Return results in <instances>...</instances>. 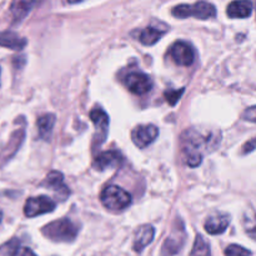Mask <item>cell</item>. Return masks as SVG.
<instances>
[{"mask_svg":"<svg viewBox=\"0 0 256 256\" xmlns=\"http://www.w3.org/2000/svg\"><path fill=\"white\" fill-rule=\"evenodd\" d=\"M208 146V140L204 135L195 129H189L182 135V150L185 162L190 168H196L202 162V152Z\"/></svg>","mask_w":256,"mask_h":256,"instance_id":"cell-1","label":"cell"},{"mask_svg":"<svg viewBox=\"0 0 256 256\" xmlns=\"http://www.w3.org/2000/svg\"><path fill=\"white\" fill-rule=\"evenodd\" d=\"M78 232H79V229H78L76 224L68 218L52 222L42 229L44 236L56 242H74L78 236Z\"/></svg>","mask_w":256,"mask_h":256,"instance_id":"cell-2","label":"cell"},{"mask_svg":"<svg viewBox=\"0 0 256 256\" xmlns=\"http://www.w3.org/2000/svg\"><path fill=\"white\" fill-rule=\"evenodd\" d=\"M172 14L179 19H185V18H196L200 20H208L216 16V8L212 2H200L195 4H180L172 8Z\"/></svg>","mask_w":256,"mask_h":256,"instance_id":"cell-3","label":"cell"},{"mask_svg":"<svg viewBox=\"0 0 256 256\" xmlns=\"http://www.w3.org/2000/svg\"><path fill=\"white\" fill-rule=\"evenodd\" d=\"M100 202L110 212H122L132 204V195L116 185H108L100 194Z\"/></svg>","mask_w":256,"mask_h":256,"instance_id":"cell-4","label":"cell"},{"mask_svg":"<svg viewBox=\"0 0 256 256\" xmlns=\"http://www.w3.org/2000/svg\"><path fill=\"white\" fill-rule=\"evenodd\" d=\"M185 239H186V232H185L184 225L182 222H175L172 234L162 244V256H174L179 254L180 250L184 246Z\"/></svg>","mask_w":256,"mask_h":256,"instance_id":"cell-5","label":"cell"},{"mask_svg":"<svg viewBox=\"0 0 256 256\" xmlns=\"http://www.w3.org/2000/svg\"><path fill=\"white\" fill-rule=\"evenodd\" d=\"M124 84L129 92L136 95H144L152 88V80L142 72H132L124 78Z\"/></svg>","mask_w":256,"mask_h":256,"instance_id":"cell-6","label":"cell"},{"mask_svg":"<svg viewBox=\"0 0 256 256\" xmlns=\"http://www.w3.org/2000/svg\"><path fill=\"white\" fill-rule=\"evenodd\" d=\"M55 208H56V204L54 200L42 195V196L30 198L26 200L24 206V214L26 218H35L54 212Z\"/></svg>","mask_w":256,"mask_h":256,"instance_id":"cell-7","label":"cell"},{"mask_svg":"<svg viewBox=\"0 0 256 256\" xmlns=\"http://www.w3.org/2000/svg\"><path fill=\"white\" fill-rule=\"evenodd\" d=\"M169 55L174 60L175 64L180 66H190L195 60V52L192 46L189 42H182V40H179L172 45Z\"/></svg>","mask_w":256,"mask_h":256,"instance_id":"cell-8","label":"cell"},{"mask_svg":"<svg viewBox=\"0 0 256 256\" xmlns=\"http://www.w3.org/2000/svg\"><path fill=\"white\" fill-rule=\"evenodd\" d=\"M159 135V129L155 125H138L132 132V140L138 148L144 149L156 140Z\"/></svg>","mask_w":256,"mask_h":256,"instance_id":"cell-9","label":"cell"},{"mask_svg":"<svg viewBox=\"0 0 256 256\" xmlns=\"http://www.w3.org/2000/svg\"><path fill=\"white\" fill-rule=\"evenodd\" d=\"M122 162V155L116 150H108L98 154L94 159V168L99 172L119 166Z\"/></svg>","mask_w":256,"mask_h":256,"instance_id":"cell-10","label":"cell"},{"mask_svg":"<svg viewBox=\"0 0 256 256\" xmlns=\"http://www.w3.org/2000/svg\"><path fill=\"white\" fill-rule=\"evenodd\" d=\"M230 224V216L225 212H215L212 214L205 222L204 228L210 235H220L228 229Z\"/></svg>","mask_w":256,"mask_h":256,"instance_id":"cell-11","label":"cell"},{"mask_svg":"<svg viewBox=\"0 0 256 256\" xmlns=\"http://www.w3.org/2000/svg\"><path fill=\"white\" fill-rule=\"evenodd\" d=\"M154 236L155 229L152 225H142V226H140L134 238V244H132L134 252H142L154 240Z\"/></svg>","mask_w":256,"mask_h":256,"instance_id":"cell-12","label":"cell"},{"mask_svg":"<svg viewBox=\"0 0 256 256\" xmlns=\"http://www.w3.org/2000/svg\"><path fill=\"white\" fill-rule=\"evenodd\" d=\"M38 0H12L10 4V14H12V22H20L26 15L29 14L30 10L34 8Z\"/></svg>","mask_w":256,"mask_h":256,"instance_id":"cell-13","label":"cell"},{"mask_svg":"<svg viewBox=\"0 0 256 256\" xmlns=\"http://www.w3.org/2000/svg\"><path fill=\"white\" fill-rule=\"evenodd\" d=\"M165 34V30L159 29L156 26H148L144 28L142 30H136V32H132L134 36H136V39L142 42V45H146V46H152V45L156 44L160 39H162V35Z\"/></svg>","mask_w":256,"mask_h":256,"instance_id":"cell-14","label":"cell"},{"mask_svg":"<svg viewBox=\"0 0 256 256\" xmlns=\"http://www.w3.org/2000/svg\"><path fill=\"white\" fill-rule=\"evenodd\" d=\"M226 12L232 19L249 18L252 12V2L250 0H234L228 6Z\"/></svg>","mask_w":256,"mask_h":256,"instance_id":"cell-15","label":"cell"},{"mask_svg":"<svg viewBox=\"0 0 256 256\" xmlns=\"http://www.w3.org/2000/svg\"><path fill=\"white\" fill-rule=\"evenodd\" d=\"M42 185L46 186L48 189L54 190L58 194H62L64 196L69 195V190L68 186L64 184V176L60 172H50L42 182Z\"/></svg>","mask_w":256,"mask_h":256,"instance_id":"cell-16","label":"cell"},{"mask_svg":"<svg viewBox=\"0 0 256 256\" xmlns=\"http://www.w3.org/2000/svg\"><path fill=\"white\" fill-rule=\"evenodd\" d=\"M0 255L2 256H36L32 249L22 246L19 240L12 239L0 248Z\"/></svg>","mask_w":256,"mask_h":256,"instance_id":"cell-17","label":"cell"},{"mask_svg":"<svg viewBox=\"0 0 256 256\" xmlns=\"http://www.w3.org/2000/svg\"><path fill=\"white\" fill-rule=\"evenodd\" d=\"M28 40L19 36L14 32H0V46L12 50H22L26 45Z\"/></svg>","mask_w":256,"mask_h":256,"instance_id":"cell-18","label":"cell"},{"mask_svg":"<svg viewBox=\"0 0 256 256\" xmlns=\"http://www.w3.org/2000/svg\"><path fill=\"white\" fill-rule=\"evenodd\" d=\"M90 120L94 122L98 132H100L102 136H105L108 132V125H109V116H108L106 112L100 108H95L90 112Z\"/></svg>","mask_w":256,"mask_h":256,"instance_id":"cell-19","label":"cell"},{"mask_svg":"<svg viewBox=\"0 0 256 256\" xmlns=\"http://www.w3.org/2000/svg\"><path fill=\"white\" fill-rule=\"evenodd\" d=\"M38 132H39V136L42 139L46 140L50 138V134L52 132V128L55 124V115L54 114H46L42 115L38 119Z\"/></svg>","mask_w":256,"mask_h":256,"instance_id":"cell-20","label":"cell"},{"mask_svg":"<svg viewBox=\"0 0 256 256\" xmlns=\"http://www.w3.org/2000/svg\"><path fill=\"white\" fill-rule=\"evenodd\" d=\"M190 256H212L209 242L202 235H198L196 239H195L194 246H192Z\"/></svg>","mask_w":256,"mask_h":256,"instance_id":"cell-21","label":"cell"},{"mask_svg":"<svg viewBox=\"0 0 256 256\" xmlns=\"http://www.w3.org/2000/svg\"><path fill=\"white\" fill-rule=\"evenodd\" d=\"M225 256H252V252L240 245H229L225 250Z\"/></svg>","mask_w":256,"mask_h":256,"instance_id":"cell-22","label":"cell"},{"mask_svg":"<svg viewBox=\"0 0 256 256\" xmlns=\"http://www.w3.org/2000/svg\"><path fill=\"white\" fill-rule=\"evenodd\" d=\"M184 88H182V89L176 90H168V92H164V98L165 100H166L168 102H169V105H172V106H174L175 104H176L178 102H179V99L182 98V92H184Z\"/></svg>","mask_w":256,"mask_h":256,"instance_id":"cell-23","label":"cell"},{"mask_svg":"<svg viewBox=\"0 0 256 256\" xmlns=\"http://www.w3.org/2000/svg\"><path fill=\"white\" fill-rule=\"evenodd\" d=\"M244 116H246V118H244V119L249 120V122H255V118H256L255 116V106L249 108V109H248L246 112H245Z\"/></svg>","mask_w":256,"mask_h":256,"instance_id":"cell-24","label":"cell"},{"mask_svg":"<svg viewBox=\"0 0 256 256\" xmlns=\"http://www.w3.org/2000/svg\"><path fill=\"white\" fill-rule=\"evenodd\" d=\"M255 149V139H252L249 142V144L248 145H244V152H252V150Z\"/></svg>","mask_w":256,"mask_h":256,"instance_id":"cell-25","label":"cell"},{"mask_svg":"<svg viewBox=\"0 0 256 256\" xmlns=\"http://www.w3.org/2000/svg\"><path fill=\"white\" fill-rule=\"evenodd\" d=\"M84 2V0H68V2H70V4H78V2Z\"/></svg>","mask_w":256,"mask_h":256,"instance_id":"cell-26","label":"cell"},{"mask_svg":"<svg viewBox=\"0 0 256 256\" xmlns=\"http://www.w3.org/2000/svg\"><path fill=\"white\" fill-rule=\"evenodd\" d=\"M2 210H0V222H2Z\"/></svg>","mask_w":256,"mask_h":256,"instance_id":"cell-27","label":"cell"}]
</instances>
